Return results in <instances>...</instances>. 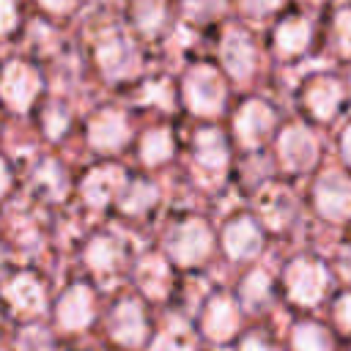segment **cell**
Here are the masks:
<instances>
[{
  "mask_svg": "<svg viewBox=\"0 0 351 351\" xmlns=\"http://www.w3.org/2000/svg\"><path fill=\"white\" fill-rule=\"evenodd\" d=\"M184 101L197 115H214V112H219L222 104H225V82H222V74L214 66H208V63L192 66L186 71V77H184Z\"/></svg>",
  "mask_w": 351,
  "mask_h": 351,
  "instance_id": "obj_1",
  "label": "cell"
},
{
  "mask_svg": "<svg viewBox=\"0 0 351 351\" xmlns=\"http://www.w3.org/2000/svg\"><path fill=\"white\" fill-rule=\"evenodd\" d=\"M219 58H222L225 71L233 80H247L258 63V49H255L252 36L241 27H228L219 44Z\"/></svg>",
  "mask_w": 351,
  "mask_h": 351,
  "instance_id": "obj_2",
  "label": "cell"
},
{
  "mask_svg": "<svg viewBox=\"0 0 351 351\" xmlns=\"http://www.w3.org/2000/svg\"><path fill=\"white\" fill-rule=\"evenodd\" d=\"M285 280H288V293H291L293 302L315 304V302H321L324 288H326V269L318 261L299 258L288 266Z\"/></svg>",
  "mask_w": 351,
  "mask_h": 351,
  "instance_id": "obj_3",
  "label": "cell"
},
{
  "mask_svg": "<svg viewBox=\"0 0 351 351\" xmlns=\"http://www.w3.org/2000/svg\"><path fill=\"white\" fill-rule=\"evenodd\" d=\"M315 206L335 222L351 217V181L340 173H324L315 184Z\"/></svg>",
  "mask_w": 351,
  "mask_h": 351,
  "instance_id": "obj_4",
  "label": "cell"
},
{
  "mask_svg": "<svg viewBox=\"0 0 351 351\" xmlns=\"http://www.w3.org/2000/svg\"><path fill=\"white\" fill-rule=\"evenodd\" d=\"M274 121H277V115L266 101H261V99L244 101L239 115H236V134H239L241 145L258 148L263 143V137L271 132Z\"/></svg>",
  "mask_w": 351,
  "mask_h": 351,
  "instance_id": "obj_5",
  "label": "cell"
},
{
  "mask_svg": "<svg viewBox=\"0 0 351 351\" xmlns=\"http://www.w3.org/2000/svg\"><path fill=\"white\" fill-rule=\"evenodd\" d=\"M170 250H173V258L184 266L200 263L211 252V233L200 219H189L173 233Z\"/></svg>",
  "mask_w": 351,
  "mask_h": 351,
  "instance_id": "obj_6",
  "label": "cell"
},
{
  "mask_svg": "<svg viewBox=\"0 0 351 351\" xmlns=\"http://www.w3.org/2000/svg\"><path fill=\"white\" fill-rule=\"evenodd\" d=\"M318 156V143L304 126H288L280 137V159L291 173L307 170Z\"/></svg>",
  "mask_w": 351,
  "mask_h": 351,
  "instance_id": "obj_7",
  "label": "cell"
},
{
  "mask_svg": "<svg viewBox=\"0 0 351 351\" xmlns=\"http://www.w3.org/2000/svg\"><path fill=\"white\" fill-rule=\"evenodd\" d=\"M304 104H307V110L315 118L329 121L337 112V107L343 104V85L335 77L321 74V77H315V80L307 82V88H304Z\"/></svg>",
  "mask_w": 351,
  "mask_h": 351,
  "instance_id": "obj_8",
  "label": "cell"
},
{
  "mask_svg": "<svg viewBox=\"0 0 351 351\" xmlns=\"http://www.w3.org/2000/svg\"><path fill=\"white\" fill-rule=\"evenodd\" d=\"M310 38H313V25H310V19H304L299 14L285 16L274 30V47L282 58L302 55L310 47Z\"/></svg>",
  "mask_w": 351,
  "mask_h": 351,
  "instance_id": "obj_9",
  "label": "cell"
},
{
  "mask_svg": "<svg viewBox=\"0 0 351 351\" xmlns=\"http://www.w3.org/2000/svg\"><path fill=\"white\" fill-rule=\"evenodd\" d=\"M110 332L118 343L123 346H137L145 335V321H143V313L134 302H121L112 313V324H110Z\"/></svg>",
  "mask_w": 351,
  "mask_h": 351,
  "instance_id": "obj_10",
  "label": "cell"
},
{
  "mask_svg": "<svg viewBox=\"0 0 351 351\" xmlns=\"http://www.w3.org/2000/svg\"><path fill=\"white\" fill-rule=\"evenodd\" d=\"M203 329L211 340H228L239 329V310L233 307V302L225 296L214 299L203 315Z\"/></svg>",
  "mask_w": 351,
  "mask_h": 351,
  "instance_id": "obj_11",
  "label": "cell"
},
{
  "mask_svg": "<svg viewBox=\"0 0 351 351\" xmlns=\"http://www.w3.org/2000/svg\"><path fill=\"white\" fill-rule=\"evenodd\" d=\"M126 137H129V126H126V118L121 112H101L90 123V143L96 148L115 151L126 143Z\"/></svg>",
  "mask_w": 351,
  "mask_h": 351,
  "instance_id": "obj_12",
  "label": "cell"
},
{
  "mask_svg": "<svg viewBox=\"0 0 351 351\" xmlns=\"http://www.w3.org/2000/svg\"><path fill=\"white\" fill-rule=\"evenodd\" d=\"M258 208H261V214H263L269 228H282L293 214V197H291V192L285 186L271 184V186H266L261 192Z\"/></svg>",
  "mask_w": 351,
  "mask_h": 351,
  "instance_id": "obj_13",
  "label": "cell"
},
{
  "mask_svg": "<svg viewBox=\"0 0 351 351\" xmlns=\"http://www.w3.org/2000/svg\"><path fill=\"white\" fill-rule=\"evenodd\" d=\"M195 162L208 170L217 173L225 167L228 162V148H225V137L217 129H200L195 137Z\"/></svg>",
  "mask_w": 351,
  "mask_h": 351,
  "instance_id": "obj_14",
  "label": "cell"
},
{
  "mask_svg": "<svg viewBox=\"0 0 351 351\" xmlns=\"http://www.w3.org/2000/svg\"><path fill=\"white\" fill-rule=\"evenodd\" d=\"M99 60H101V66H104L107 74L123 77V74L134 71V66H137V52H134V47H132L126 38L115 36V38H110V41L99 49Z\"/></svg>",
  "mask_w": 351,
  "mask_h": 351,
  "instance_id": "obj_15",
  "label": "cell"
},
{
  "mask_svg": "<svg viewBox=\"0 0 351 351\" xmlns=\"http://www.w3.org/2000/svg\"><path fill=\"white\" fill-rule=\"evenodd\" d=\"M225 250L230 258H252L261 250V233L250 219H239L225 228Z\"/></svg>",
  "mask_w": 351,
  "mask_h": 351,
  "instance_id": "obj_16",
  "label": "cell"
},
{
  "mask_svg": "<svg viewBox=\"0 0 351 351\" xmlns=\"http://www.w3.org/2000/svg\"><path fill=\"white\" fill-rule=\"evenodd\" d=\"M58 318L66 329H82L88 321H90V293L77 285L71 288L63 302H60V310H58Z\"/></svg>",
  "mask_w": 351,
  "mask_h": 351,
  "instance_id": "obj_17",
  "label": "cell"
},
{
  "mask_svg": "<svg viewBox=\"0 0 351 351\" xmlns=\"http://www.w3.org/2000/svg\"><path fill=\"white\" fill-rule=\"evenodd\" d=\"M121 181H123V173L118 167H101V170L90 173V178L85 181V197L93 206H101L112 197V192L121 186Z\"/></svg>",
  "mask_w": 351,
  "mask_h": 351,
  "instance_id": "obj_18",
  "label": "cell"
},
{
  "mask_svg": "<svg viewBox=\"0 0 351 351\" xmlns=\"http://www.w3.org/2000/svg\"><path fill=\"white\" fill-rule=\"evenodd\" d=\"M137 280L143 285V291L148 296H165L167 288H170V269L162 258H145L140 263V271H137Z\"/></svg>",
  "mask_w": 351,
  "mask_h": 351,
  "instance_id": "obj_19",
  "label": "cell"
},
{
  "mask_svg": "<svg viewBox=\"0 0 351 351\" xmlns=\"http://www.w3.org/2000/svg\"><path fill=\"white\" fill-rule=\"evenodd\" d=\"M154 351H195V332L181 321H170L167 329L156 337Z\"/></svg>",
  "mask_w": 351,
  "mask_h": 351,
  "instance_id": "obj_20",
  "label": "cell"
},
{
  "mask_svg": "<svg viewBox=\"0 0 351 351\" xmlns=\"http://www.w3.org/2000/svg\"><path fill=\"white\" fill-rule=\"evenodd\" d=\"M165 19H167V3L165 0H137L134 3V25L145 36H154Z\"/></svg>",
  "mask_w": 351,
  "mask_h": 351,
  "instance_id": "obj_21",
  "label": "cell"
},
{
  "mask_svg": "<svg viewBox=\"0 0 351 351\" xmlns=\"http://www.w3.org/2000/svg\"><path fill=\"white\" fill-rule=\"evenodd\" d=\"M332 44L337 58H351V5H343L332 16Z\"/></svg>",
  "mask_w": 351,
  "mask_h": 351,
  "instance_id": "obj_22",
  "label": "cell"
},
{
  "mask_svg": "<svg viewBox=\"0 0 351 351\" xmlns=\"http://www.w3.org/2000/svg\"><path fill=\"white\" fill-rule=\"evenodd\" d=\"M173 154V137L165 129H154L143 137V159L148 165H159Z\"/></svg>",
  "mask_w": 351,
  "mask_h": 351,
  "instance_id": "obj_23",
  "label": "cell"
},
{
  "mask_svg": "<svg viewBox=\"0 0 351 351\" xmlns=\"http://www.w3.org/2000/svg\"><path fill=\"white\" fill-rule=\"evenodd\" d=\"M266 296H269V277H266L261 269L250 271V274L244 277V282H241V299H244V304H247L250 310H258Z\"/></svg>",
  "mask_w": 351,
  "mask_h": 351,
  "instance_id": "obj_24",
  "label": "cell"
},
{
  "mask_svg": "<svg viewBox=\"0 0 351 351\" xmlns=\"http://www.w3.org/2000/svg\"><path fill=\"white\" fill-rule=\"evenodd\" d=\"M296 351H329V337L318 324H302L293 332Z\"/></svg>",
  "mask_w": 351,
  "mask_h": 351,
  "instance_id": "obj_25",
  "label": "cell"
},
{
  "mask_svg": "<svg viewBox=\"0 0 351 351\" xmlns=\"http://www.w3.org/2000/svg\"><path fill=\"white\" fill-rule=\"evenodd\" d=\"M118 258H121V252H118V247L112 244V239H96V241L90 244V250H88V261H90V266L99 269V271L115 269V266H118Z\"/></svg>",
  "mask_w": 351,
  "mask_h": 351,
  "instance_id": "obj_26",
  "label": "cell"
},
{
  "mask_svg": "<svg viewBox=\"0 0 351 351\" xmlns=\"http://www.w3.org/2000/svg\"><path fill=\"white\" fill-rule=\"evenodd\" d=\"M181 5H184V11H186L189 16H195L197 22H211L214 16L222 14L225 0H181Z\"/></svg>",
  "mask_w": 351,
  "mask_h": 351,
  "instance_id": "obj_27",
  "label": "cell"
},
{
  "mask_svg": "<svg viewBox=\"0 0 351 351\" xmlns=\"http://www.w3.org/2000/svg\"><path fill=\"white\" fill-rule=\"evenodd\" d=\"M236 3H239L241 14H247L252 19H261V16H269V14L280 11L285 0H236Z\"/></svg>",
  "mask_w": 351,
  "mask_h": 351,
  "instance_id": "obj_28",
  "label": "cell"
},
{
  "mask_svg": "<svg viewBox=\"0 0 351 351\" xmlns=\"http://www.w3.org/2000/svg\"><path fill=\"white\" fill-rule=\"evenodd\" d=\"M132 197H137V200L134 203H126V211H143V208H148L156 200V189L148 186V184H137L132 189Z\"/></svg>",
  "mask_w": 351,
  "mask_h": 351,
  "instance_id": "obj_29",
  "label": "cell"
},
{
  "mask_svg": "<svg viewBox=\"0 0 351 351\" xmlns=\"http://www.w3.org/2000/svg\"><path fill=\"white\" fill-rule=\"evenodd\" d=\"M337 321L351 332V293L337 302Z\"/></svg>",
  "mask_w": 351,
  "mask_h": 351,
  "instance_id": "obj_30",
  "label": "cell"
},
{
  "mask_svg": "<svg viewBox=\"0 0 351 351\" xmlns=\"http://www.w3.org/2000/svg\"><path fill=\"white\" fill-rule=\"evenodd\" d=\"M47 8H52V11H58V14H66L77 0H41Z\"/></svg>",
  "mask_w": 351,
  "mask_h": 351,
  "instance_id": "obj_31",
  "label": "cell"
},
{
  "mask_svg": "<svg viewBox=\"0 0 351 351\" xmlns=\"http://www.w3.org/2000/svg\"><path fill=\"white\" fill-rule=\"evenodd\" d=\"M241 351H274V348H269L266 343H261L258 337H247L244 340V346H241Z\"/></svg>",
  "mask_w": 351,
  "mask_h": 351,
  "instance_id": "obj_32",
  "label": "cell"
},
{
  "mask_svg": "<svg viewBox=\"0 0 351 351\" xmlns=\"http://www.w3.org/2000/svg\"><path fill=\"white\" fill-rule=\"evenodd\" d=\"M340 148H343L346 162L351 165V126H346V132H343V137H340Z\"/></svg>",
  "mask_w": 351,
  "mask_h": 351,
  "instance_id": "obj_33",
  "label": "cell"
},
{
  "mask_svg": "<svg viewBox=\"0 0 351 351\" xmlns=\"http://www.w3.org/2000/svg\"><path fill=\"white\" fill-rule=\"evenodd\" d=\"M313 3H321V0H313Z\"/></svg>",
  "mask_w": 351,
  "mask_h": 351,
  "instance_id": "obj_34",
  "label": "cell"
}]
</instances>
